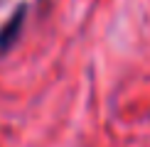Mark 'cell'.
<instances>
[{"instance_id":"6da1fadb","label":"cell","mask_w":150,"mask_h":147,"mask_svg":"<svg viewBox=\"0 0 150 147\" xmlns=\"http://www.w3.org/2000/svg\"><path fill=\"white\" fill-rule=\"evenodd\" d=\"M20 22H22V10L17 12V15L10 20V24L3 29V34H0V49H8V47H10L12 37H15V34H17V29H20Z\"/></svg>"}]
</instances>
